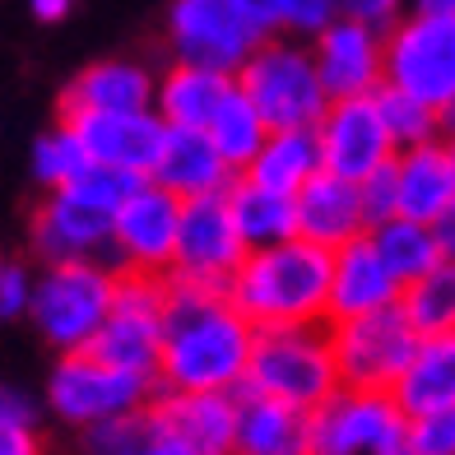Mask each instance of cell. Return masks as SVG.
Returning <instances> with one entry per match:
<instances>
[{"instance_id":"45","label":"cell","mask_w":455,"mask_h":455,"mask_svg":"<svg viewBox=\"0 0 455 455\" xmlns=\"http://www.w3.org/2000/svg\"><path fill=\"white\" fill-rule=\"evenodd\" d=\"M413 10H442V14H455V0H413Z\"/></svg>"},{"instance_id":"6","label":"cell","mask_w":455,"mask_h":455,"mask_svg":"<svg viewBox=\"0 0 455 455\" xmlns=\"http://www.w3.org/2000/svg\"><path fill=\"white\" fill-rule=\"evenodd\" d=\"M158 395V381L144 371L116 367L108 358H98L93 348L79 354H56V367L47 371V409L52 419H60L66 427H93L121 419V413L149 409Z\"/></svg>"},{"instance_id":"20","label":"cell","mask_w":455,"mask_h":455,"mask_svg":"<svg viewBox=\"0 0 455 455\" xmlns=\"http://www.w3.org/2000/svg\"><path fill=\"white\" fill-rule=\"evenodd\" d=\"M293 200H298V237L321 242L330 251H339L354 237L371 233V210H367L363 181H348L339 172L321 168Z\"/></svg>"},{"instance_id":"19","label":"cell","mask_w":455,"mask_h":455,"mask_svg":"<svg viewBox=\"0 0 455 455\" xmlns=\"http://www.w3.org/2000/svg\"><path fill=\"white\" fill-rule=\"evenodd\" d=\"M154 413L196 455H237V390H158Z\"/></svg>"},{"instance_id":"40","label":"cell","mask_w":455,"mask_h":455,"mask_svg":"<svg viewBox=\"0 0 455 455\" xmlns=\"http://www.w3.org/2000/svg\"><path fill=\"white\" fill-rule=\"evenodd\" d=\"M37 400L28 395V390H19V386H0V419H10V423H33L37 427Z\"/></svg>"},{"instance_id":"32","label":"cell","mask_w":455,"mask_h":455,"mask_svg":"<svg viewBox=\"0 0 455 455\" xmlns=\"http://www.w3.org/2000/svg\"><path fill=\"white\" fill-rule=\"evenodd\" d=\"M404 312L419 325V335L455 330V260H437L423 279L404 288Z\"/></svg>"},{"instance_id":"33","label":"cell","mask_w":455,"mask_h":455,"mask_svg":"<svg viewBox=\"0 0 455 455\" xmlns=\"http://www.w3.org/2000/svg\"><path fill=\"white\" fill-rule=\"evenodd\" d=\"M377 108L386 116V131H390V140H395V149H413V144L442 140V131H446V116L432 112L427 102H419V98L404 93V89L381 84L377 89Z\"/></svg>"},{"instance_id":"14","label":"cell","mask_w":455,"mask_h":455,"mask_svg":"<svg viewBox=\"0 0 455 455\" xmlns=\"http://www.w3.org/2000/svg\"><path fill=\"white\" fill-rule=\"evenodd\" d=\"M246 237L233 219V204L223 196H200L181 204V237H177V260L172 275L191 283H214L228 288V279L237 275V265L246 260Z\"/></svg>"},{"instance_id":"8","label":"cell","mask_w":455,"mask_h":455,"mask_svg":"<svg viewBox=\"0 0 455 455\" xmlns=\"http://www.w3.org/2000/svg\"><path fill=\"white\" fill-rule=\"evenodd\" d=\"M307 455H413L409 413L390 390L339 386L307 423Z\"/></svg>"},{"instance_id":"30","label":"cell","mask_w":455,"mask_h":455,"mask_svg":"<svg viewBox=\"0 0 455 455\" xmlns=\"http://www.w3.org/2000/svg\"><path fill=\"white\" fill-rule=\"evenodd\" d=\"M210 140L219 144V154L233 163L237 172H246L256 163V154L270 140V121L260 116V108L242 89H233V98L219 108V116L210 121Z\"/></svg>"},{"instance_id":"28","label":"cell","mask_w":455,"mask_h":455,"mask_svg":"<svg viewBox=\"0 0 455 455\" xmlns=\"http://www.w3.org/2000/svg\"><path fill=\"white\" fill-rule=\"evenodd\" d=\"M321 168L325 163H321L316 126H283V131H270V140H265V149L256 154L251 168H246V177L275 186L283 196H298Z\"/></svg>"},{"instance_id":"41","label":"cell","mask_w":455,"mask_h":455,"mask_svg":"<svg viewBox=\"0 0 455 455\" xmlns=\"http://www.w3.org/2000/svg\"><path fill=\"white\" fill-rule=\"evenodd\" d=\"M233 5L246 14V24H251L260 37L279 33V0H233Z\"/></svg>"},{"instance_id":"34","label":"cell","mask_w":455,"mask_h":455,"mask_svg":"<svg viewBox=\"0 0 455 455\" xmlns=\"http://www.w3.org/2000/svg\"><path fill=\"white\" fill-rule=\"evenodd\" d=\"M158 413L149 409H135V413H121V419L108 423H93L84 427V455H144L158 437Z\"/></svg>"},{"instance_id":"21","label":"cell","mask_w":455,"mask_h":455,"mask_svg":"<svg viewBox=\"0 0 455 455\" xmlns=\"http://www.w3.org/2000/svg\"><path fill=\"white\" fill-rule=\"evenodd\" d=\"M158 98V70H149L135 56H102L79 70L66 93L60 112H144Z\"/></svg>"},{"instance_id":"44","label":"cell","mask_w":455,"mask_h":455,"mask_svg":"<svg viewBox=\"0 0 455 455\" xmlns=\"http://www.w3.org/2000/svg\"><path fill=\"white\" fill-rule=\"evenodd\" d=\"M144 455H196V451H191V446H181L177 437H168V432H158V437H154V446L144 451Z\"/></svg>"},{"instance_id":"12","label":"cell","mask_w":455,"mask_h":455,"mask_svg":"<svg viewBox=\"0 0 455 455\" xmlns=\"http://www.w3.org/2000/svg\"><path fill=\"white\" fill-rule=\"evenodd\" d=\"M181 196L154 177H144L112 214V265L131 275H172L177 237H181Z\"/></svg>"},{"instance_id":"26","label":"cell","mask_w":455,"mask_h":455,"mask_svg":"<svg viewBox=\"0 0 455 455\" xmlns=\"http://www.w3.org/2000/svg\"><path fill=\"white\" fill-rule=\"evenodd\" d=\"M312 413L275 395L237 390V455H307Z\"/></svg>"},{"instance_id":"1","label":"cell","mask_w":455,"mask_h":455,"mask_svg":"<svg viewBox=\"0 0 455 455\" xmlns=\"http://www.w3.org/2000/svg\"><path fill=\"white\" fill-rule=\"evenodd\" d=\"M256 325L228 288L168 275L158 390H242L251 367Z\"/></svg>"},{"instance_id":"43","label":"cell","mask_w":455,"mask_h":455,"mask_svg":"<svg viewBox=\"0 0 455 455\" xmlns=\"http://www.w3.org/2000/svg\"><path fill=\"white\" fill-rule=\"evenodd\" d=\"M75 0H28V14L37 24H60V19H70Z\"/></svg>"},{"instance_id":"2","label":"cell","mask_w":455,"mask_h":455,"mask_svg":"<svg viewBox=\"0 0 455 455\" xmlns=\"http://www.w3.org/2000/svg\"><path fill=\"white\" fill-rule=\"evenodd\" d=\"M330 275L335 251L307 237L256 246L228 279L233 298L256 330L265 325H325L330 321Z\"/></svg>"},{"instance_id":"15","label":"cell","mask_w":455,"mask_h":455,"mask_svg":"<svg viewBox=\"0 0 455 455\" xmlns=\"http://www.w3.org/2000/svg\"><path fill=\"white\" fill-rule=\"evenodd\" d=\"M316 140H321L325 172H339L348 181H371L390 158L400 154L390 131H386V116L377 108V93L330 98L325 116L316 121Z\"/></svg>"},{"instance_id":"35","label":"cell","mask_w":455,"mask_h":455,"mask_svg":"<svg viewBox=\"0 0 455 455\" xmlns=\"http://www.w3.org/2000/svg\"><path fill=\"white\" fill-rule=\"evenodd\" d=\"M33 265L14 251H0V321H19L28 316V302H33Z\"/></svg>"},{"instance_id":"31","label":"cell","mask_w":455,"mask_h":455,"mask_svg":"<svg viewBox=\"0 0 455 455\" xmlns=\"http://www.w3.org/2000/svg\"><path fill=\"white\" fill-rule=\"evenodd\" d=\"M89 149L84 140H79V131L70 126L66 116L56 121L52 131H43L33 140V154H28V168H33V181L43 186V191H60V186H70L79 172L89 168Z\"/></svg>"},{"instance_id":"42","label":"cell","mask_w":455,"mask_h":455,"mask_svg":"<svg viewBox=\"0 0 455 455\" xmlns=\"http://www.w3.org/2000/svg\"><path fill=\"white\" fill-rule=\"evenodd\" d=\"M432 233H437V246H442V260H455V200H451L446 210L437 214V223H432Z\"/></svg>"},{"instance_id":"5","label":"cell","mask_w":455,"mask_h":455,"mask_svg":"<svg viewBox=\"0 0 455 455\" xmlns=\"http://www.w3.org/2000/svg\"><path fill=\"white\" fill-rule=\"evenodd\" d=\"M237 89L260 108V116L270 121V131L316 126L330 108V89L316 70L312 43L293 37V33L260 37L256 52L237 70Z\"/></svg>"},{"instance_id":"27","label":"cell","mask_w":455,"mask_h":455,"mask_svg":"<svg viewBox=\"0 0 455 455\" xmlns=\"http://www.w3.org/2000/svg\"><path fill=\"white\" fill-rule=\"evenodd\" d=\"M228 204H233V219L242 228L246 246H275V242H288L298 237V200L275 191V186H265L256 177H237L228 186Z\"/></svg>"},{"instance_id":"25","label":"cell","mask_w":455,"mask_h":455,"mask_svg":"<svg viewBox=\"0 0 455 455\" xmlns=\"http://www.w3.org/2000/svg\"><path fill=\"white\" fill-rule=\"evenodd\" d=\"M390 395L400 400L409 419L432 413V409H455V330L419 335V348H413V358L400 371Z\"/></svg>"},{"instance_id":"13","label":"cell","mask_w":455,"mask_h":455,"mask_svg":"<svg viewBox=\"0 0 455 455\" xmlns=\"http://www.w3.org/2000/svg\"><path fill=\"white\" fill-rule=\"evenodd\" d=\"M172 60H196V66L242 70V60L256 52L260 33L246 24V14L233 0H172L163 19Z\"/></svg>"},{"instance_id":"4","label":"cell","mask_w":455,"mask_h":455,"mask_svg":"<svg viewBox=\"0 0 455 455\" xmlns=\"http://www.w3.org/2000/svg\"><path fill=\"white\" fill-rule=\"evenodd\" d=\"M339 363L335 344H330V321L325 325H265L256 330L251 344V367H246V386L256 395H275L298 409H321L335 395Z\"/></svg>"},{"instance_id":"3","label":"cell","mask_w":455,"mask_h":455,"mask_svg":"<svg viewBox=\"0 0 455 455\" xmlns=\"http://www.w3.org/2000/svg\"><path fill=\"white\" fill-rule=\"evenodd\" d=\"M121 270L112 260H47L37 270L28 321L56 354H79L98 339L112 312Z\"/></svg>"},{"instance_id":"18","label":"cell","mask_w":455,"mask_h":455,"mask_svg":"<svg viewBox=\"0 0 455 455\" xmlns=\"http://www.w3.org/2000/svg\"><path fill=\"white\" fill-rule=\"evenodd\" d=\"M60 116L79 131L93 163L135 172V177L154 172L163 135H168V121L154 108H144V112H60Z\"/></svg>"},{"instance_id":"9","label":"cell","mask_w":455,"mask_h":455,"mask_svg":"<svg viewBox=\"0 0 455 455\" xmlns=\"http://www.w3.org/2000/svg\"><path fill=\"white\" fill-rule=\"evenodd\" d=\"M330 344H335L339 381L354 390H395L400 371L409 367L419 348V325L409 321L404 302L381 307L367 316L330 321Z\"/></svg>"},{"instance_id":"46","label":"cell","mask_w":455,"mask_h":455,"mask_svg":"<svg viewBox=\"0 0 455 455\" xmlns=\"http://www.w3.org/2000/svg\"><path fill=\"white\" fill-rule=\"evenodd\" d=\"M442 140H446V144H451V154H455V112H451V116H446V131H442Z\"/></svg>"},{"instance_id":"7","label":"cell","mask_w":455,"mask_h":455,"mask_svg":"<svg viewBox=\"0 0 455 455\" xmlns=\"http://www.w3.org/2000/svg\"><path fill=\"white\" fill-rule=\"evenodd\" d=\"M386 84L432 112H455V14L409 10L386 28Z\"/></svg>"},{"instance_id":"22","label":"cell","mask_w":455,"mask_h":455,"mask_svg":"<svg viewBox=\"0 0 455 455\" xmlns=\"http://www.w3.org/2000/svg\"><path fill=\"white\" fill-rule=\"evenodd\" d=\"M395 302H404V283L377 251V242L354 237L348 246H339L335 275H330V321L367 316V312H381V307H395Z\"/></svg>"},{"instance_id":"24","label":"cell","mask_w":455,"mask_h":455,"mask_svg":"<svg viewBox=\"0 0 455 455\" xmlns=\"http://www.w3.org/2000/svg\"><path fill=\"white\" fill-rule=\"evenodd\" d=\"M237 89L233 70L219 66H196V60H172L168 70L158 75V98L154 112L168 121V126H186V131H210V121L219 116V108Z\"/></svg>"},{"instance_id":"39","label":"cell","mask_w":455,"mask_h":455,"mask_svg":"<svg viewBox=\"0 0 455 455\" xmlns=\"http://www.w3.org/2000/svg\"><path fill=\"white\" fill-rule=\"evenodd\" d=\"M0 455H47L43 451V432H37L33 423L0 419Z\"/></svg>"},{"instance_id":"11","label":"cell","mask_w":455,"mask_h":455,"mask_svg":"<svg viewBox=\"0 0 455 455\" xmlns=\"http://www.w3.org/2000/svg\"><path fill=\"white\" fill-rule=\"evenodd\" d=\"M367 191V210L371 223H381L390 214L419 219V223H437V214L455 200V154L446 140H427L400 149L386 168L363 181Z\"/></svg>"},{"instance_id":"17","label":"cell","mask_w":455,"mask_h":455,"mask_svg":"<svg viewBox=\"0 0 455 455\" xmlns=\"http://www.w3.org/2000/svg\"><path fill=\"white\" fill-rule=\"evenodd\" d=\"M316 70L330 98H367L386 84V28H371L354 14H339L312 37Z\"/></svg>"},{"instance_id":"16","label":"cell","mask_w":455,"mask_h":455,"mask_svg":"<svg viewBox=\"0 0 455 455\" xmlns=\"http://www.w3.org/2000/svg\"><path fill=\"white\" fill-rule=\"evenodd\" d=\"M28 251L37 260H112V210L60 186L37 200L28 219Z\"/></svg>"},{"instance_id":"36","label":"cell","mask_w":455,"mask_h":455,"mask_svg":"<svg viewBox=\"0 0 455 455\" xmlns=\"http://www.w3.org/2000/svg\"><path fill=\"white\" fill-rule=\"evenodd\" d=\"M339 14H344V0H279V33H293L312 43Z\"/></svg>"},{"instance_id":"29","label":"cell","mask_w":455,"mask_h":455,"mask_svg":"<svg viewBox=\"0 0 455 455\" xmlns=\"http://www.w3.org/2000/svg\"><path fill=\"white\" fill-rule=\"evenodd\" d=\"M371 242L377 251L386 256V265L400 275V283L409 288L413 279H423L432 265L442 260V246H437V233L432 223H419V219H404V214H390L381 223H371Z\"/></svg>"},{"instance_id":"37","label":"cell","mask_w":455,"mask_h":455,"mask_svg":"<svg viewBox=\"0 0 455 455\" xmlns=\"http://www.w3.org/2000/svg\"><path fill=\"white\" fill-rule=\"evenodd\" d=\"M413 455H455V409H432L409 419Z\"/></svg>"},{"instance_id":"10","label":"cell","mask_w":455,"mask_h":455,"mask_svg":"<svg viewBox=\"0 0 455 455\" xmlns=\"http://www.w3.org/2000/svg\"><path fill=\"white\" fill-rule=\"evenodd\" d=\"M163 330H168V279L121 270L112 312H108V321H102L98 339L89 348L98 358L116 363V367L144 371V377L158 381Z\"/></svg>"},{"instance_id":"23","label":"cell","mask_w":455,"mask_h":455,"mask_svg":"<svg viewBox=\"0 0 455 455\" xmlns=\"http://www.w3.org/2000/svg\"><path fill=\"white\" fill-rule=\"evenodd\" d=\"M158 186H168L181 200H200V196H223L242 172L219 154V144L210 140V131H186V126H168L163 135L158 163L149 172Z\"/></svg>"},{"instance_id":"38","label":"cell","mask_w":455,"mask_h":455,"mask_svg":"<svg viewBox=\"0 0 455 455\" xmlns=\"http://www.w3.org/2000/svg\"><path fill=\"white\" fill-rule=\"evenodd\" d=\"M409 10H413V0H344V14L363 19V24H371V28H390Z\"/></svg>"}]
</instances>
